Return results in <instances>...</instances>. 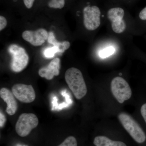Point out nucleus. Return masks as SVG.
Masks as SVG:
<instances>
[{"label":"nucleus","mask_w":146,"mask_h":146,"mask_svg":"<svg viewBox=\"0 0 146 146\" xmlns=\"http://www.w3.org/2000/svg\"><path fill=\"white\" fill-rule=\"evenodd\" d=\"M65 79L76 98L80 100L87 93V87L81 71L77 68L68 69L65 74Z\"/></svg>","instance_id":"1"},{"label":"nucleus","mask_w":146,"mask_h":146,"mask_svg":"<svg viewBox=\"0 0 146 146\" xmlns=\"http://www.w3.org/2000/svg\"><path fill=\"white\" fill-rule=\"evenodd\" d=\"M119 119L123 127L134 141L138 143H143L145 141V133L141 126L130 115L122 112L119 115Z\"/></svg>","instance_id":"2"},{"label":"nucleus","mask_w":146,"mask_h":146,"mask_svg":"<svg viewBox=\"0 0 146 146\" xmlns=\"http://www.w3.org/2000/svg\"><path fill=\"white\" fill-rule=\"evenodd\" d=\"M9 52L12 56L11 68L15 72L23 70L29 63L28 55L25 50L16 44L10 45L8 48Z\"/></svg>","instance_id":"3"},{"label":"nucleus","mask_w":146,"mask_h":146,"mask_svg":"<svg viewBox=\"0 0 146 146\" xmlns=\"http://www.w3.org/2000/svg\"><path fill=\"white\" fill-rule=\"evenodd\" d=\"M39 120L33 113H23L20 116L15 126L16 133L22 137H26L38 125Z\"/></svg>","instance_id":"4"},{"label":"nucleus","mask_w":146,"mask_h":146,"mask_svg":"<svg viewBox=\"0 0 146 146\" xmlns=\"http://www.w3.org/2000/svg\"><path fill=\"white\" fill-rule=\"evenodd\" d=\"M111 89L113 96L119 103L122 104L129 99L132 95L129 84L121 77H116L112 79Z\"/></svg>","instance_id":"5"},{"label":"nucleus","mask_w":146,"mask_h":146,"mask_svg":"<svg viewBox=\"0 0 146 146\" xmlns=\"http://www.w3.org/2000/svg\"><path fill=\"white\" fill-rule=\"evenodd\" d=\"M83 24L86 29L96 30L101 24V11L96 6L86 7L84 9Z\"/></svg>","instance_id":"6"},{"label":"nucleus","mask_w":146,"mask_h":146,"mask_svg":"<svg viewBox=\"0 0 146 146\" xmlns=\"http://www.w3.org/2000/svg\"><path fill=\"white\" fill-rule=\"evenodd\" d=\"M125 11L121 7H114L110 9L107 13L108 18L111 22L112 31L117 34L122 33L126 28L123 20Z\"/></svg>","instance_id":"7"},{"label":"nucleus","mask_w":146,"mask_h":146,"mask_svg":"<svg viewBox=\"0 0 146 146\" xmlns=\"http://www.w3.org/2000/svg\"><path fill=\"white\" fill-rule=\"evenodd\" d=\"M11 91L16 98L22 102H32L36 98L35 91L31 85L17 84L12 86Z\"/></svg>","instance_id":"8"},{"label":"nucleus","mask_w":146,"mask_h":146,"mask_svg":"<svg viewBox=\"0 0 146 146\" xmlns=\"http://www.w3.org/2000/svg\"><path fill=\"white\" fill-rule=\"evenodd\" d=\"M22 37L33 46H40L48 39V35L45 29H39L35 31H25L22 33Z\"/></svg>","instance_id":"9"},{"label":"nucleus","mask_w":146,"mask_h":146,"mask_svg":"<svg viewBox=\"0 0 146 146\" xmlns=\"http://www.w3.org/2000/svg\"><path fill=\"white\" fill-rule=\"evenodd\" d=\"M60 69V59L58 58H55L48 65L40 68L38 74L41 77L51 80L55 76L59 75Z\"/></svg>","instance_id":"10"},{"label":"nucleus","mask_w":146,"mask_h":146,"mask_svg":"<svg viewBox=\"0 0 146 146\" xmlns=\"http://www.w3.org/2000/svg\"><path fill=\"white\" fill-rule=\"evenodd\" d=\"M0 96L7 104L6 111L9 115L16 113L18 108V104L12 91L7 88H3L0 90Z\"/></svg>","instance_id":"11"},{"label":"nucleus","mask_w":146,"mask_h":146,"mask_svg":"<svg viewBox=\"0 0 146 146\" xmlns=\"http://www.w3.org/2000/svg\"><path fill=\"white\" fill-rule=\"evenodd\" d=\"M94 144L96 146H127L121 141H114L104 136H98L94 139Z\"/></svg>","instance_id":"12"},{"label":"nucleus","mask_w":146,"mask_h":146,"mask_svg":"<svg viewBox=\"0 0 146 146\" xmlns=\"http://www.w3.org/2000/svg\"><path fill=\"white\" fill-rule=\"evenodd\" d=\"M48 41L50 44L53 45L58 49V53H63L68 50L70 46V43L68 41H65L62 42H58L56 39L52 32H51L49 34Z\"/></svg>","instance_id":"13"},{"label":"nucleus","mask_w":146,"mask_h":146,"mask_svg":"<svg viewBox=\"0 0 146 146\" xmlns=\"http://www.w3.org/2000/svg\"><path fill=\"white\" fill-rule=\"evenodd\" d=\"M115 51V49L114 47L112 46L107 47L100 52V57L102 58H106L114 54Z\"/></svg>","instance_id":"14"},{"label":"nucleus","mask_w":146,"mask_h":146,"mask_svg":"<svg viewBox=\"0 0 146 146\" xmlns=\"http://www.w3.org/2000/svg\"><path fill=\"white\" fill-rule=\"evenodd\" d=\"M65 0H50L48 3V6L51 8L62 9L64 7Z\"/></svg>","instance_id":"15"},{"label":"nucleus","mask_w":146,"mask_h":146,"mask_svg":"<svg viewBox=\"0 0 146 146\" xmlns=\"http://www.w3.org/2000/svg\"><path fill=\"white\" fill-rule=\"evenodd\" d=\"M58 146H77V142L74 136H70L66 138L62 143Z\"/></svg>","instance_id":"16"},{"label":"nucleus","mask_w":146,"mask_h":146,"mask_svg":"<svg viewBox=\"0 0 146 146\" xmlns=\"http://www.w3.org/2000/svg\"><path fill=\"white\" fill-rule=\"evenodd\" d=\"M57 52H58V49L56 47L54 46L46 48L44 51V54L46 58H51L53 57L55 54Z\"/></svg>","instance_id":"17"},{"label":"nucleus","mask_w":146,"mask_h":146,"mask_svg":"<svg viewBox=\"0 0 146 146\" xmlns=\"http://www.w3.org/2000/svg\"><path fill=\"white\" fill-rule=\"evenodd\" d=\"M7 25V21L6 19L3 16H0V31H1L4 29Z\"/></svg>","instance_id":"18"},{"label":"nucleus","mask_w":146,"mask_h":146,"mask_svg":"<svg viewBox=\"0 0 146 146\" xmlns=\"http://www.w3.org/2000/svg\"><path fill=\"white\" fill-rule=\"evenodd\" d=\"M141 113L146 124V103L142 105L141 106Z\"/></svg>","instance_id":"19"},{"label":"nucleus","mask_w":146,"mask_h":146,"mask_svg":"<svg viewBox=\"0 0 146 146\" xmlns=\"http://www.w3.org/2000/svg\"><path fill=\"white\" fill-rule=\"evenodd\" d=\"M24 4L27 8H31L35 0H23Z\"/></svg>","instance_id":"20"},{"label":"nucleus","mask_w":146,"mask_h":146,"mask_svg":"<svg viewBox=\"0 0 146 146\" xmlns=\"http://www.w3.org/2000/svg\"><path fill=\"white\" fill-rule=\"evenodd\" d=\"M0 120H1V121H0V126H1V127H2L4 125L6 121V119L5 115L1 112V114H0Z\"/></svg>","instance_id":"21"},{"label":"nucleus","mask_w":146,"mask_h":146,"mask_svg":"<svg viewBox=\"0 0 146 146\" xmlns=\"http://www.w3.org/2000/svg\"><path fill=\"white\" fill-rule=\"evenodd\" d=\"M139 18L143 21L146 20V7L139 13Z\"/></svg>","instance_id":"22"}]
</instances>
